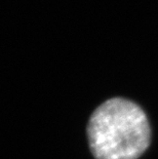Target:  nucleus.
<instances>
[{
	"label": "nucleus",
	"instance_id": "obj_1",
	"mask_svg": "<svg viewBox=\"0 0 158 159\" xmlns=\"http://www.w3.org/2000/svg\"><path fill=\"white\" fill-rule=\"evenodd\" d=\"M86 134L96 159H138L151 142V127L145 111L123 98H112L96 108Z\"/></svg>",
	"mask_w": 158,
	"mask_h": 159
}]
</instances>
